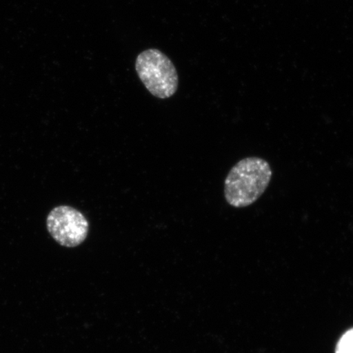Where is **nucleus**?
Instances as JSON below:
<instances>
[{
  "instance_id": "nucleus-1",
  "label": "nucleus",
  "mask_w": 353,
  "mask_h": 353,
  "mask_svg": "<svg viewBox=\"0 0 353 353\" xmlns=\"http://www.w3.org/2000/svg\"><path fill=\"white\" fill-rule=\"evenodd\" d=\"M272 176L271 166L264 159H242L232 168L225 179V199L235 208L253 205L266 191Z\"/></svg>"
},
{
  "instance_id": "nucleus-2",
  "label": "nucleus",
  "mask_w": 353,
  "mask_h": 353,
  "mask_svg": "<svg viewBox=\"0 0 353 353\" xmlns=\"http://www.w3.org/2000/svg\"><path fill=\"white\" fill-rule=\"evenodd\" d=\"M137 74L147 90L159 99L173 97L179 88V74L164 52L150 48L137 57Z\"/></svg>"
},
{
  "instance_id": "nucleus-3",
  "label": "nucleus",
  "mask_w": 353,
  "mask_h": 353,
  "mask_svg": "<svg viewBox=\"0 0 353 353\" xmlns=\"http://www.w3.org/2000/svg\"><path fill=\"white\" fill-rule=\"evenodd\" d=\"M47 228L59 245L68 248L81 245L87 239L90 223L81 211L68 205L55 207L48 214Z\"/></svg>"
},
{
  "instance_id": "nucleus-4",
  "label": "nucleus",
  "mask_w": 353,
  "mask_h": 353,
  "mask_svg": "<svg viewBox=\"0 0 353 353\" xmlns=\"http://www.w3.org/2000/svg\"><path fill=\"white\" fill-rule=\"evenodd\" d=\"M336 353H353V329L343 334L338 343Z\"/></svg>"
}]
</instances>
